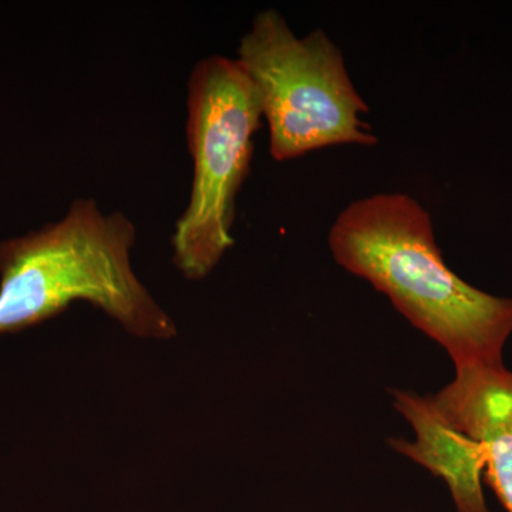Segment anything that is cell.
Masks as SVG:
<instances>
[{
	"mask_svg": "<svg viewBox=\"0 0 512 512\" xmlns=\"http://www.w3.org/2000/svg\"><path fill=\"white\" fill-rule=\"evenodd\" d=\"M237 53L268 124L274 160L379 143L362 120L369 106L350 79L342 50L325 30L296 36L279 10L265 9L239 40Z\"/></svg>",
	"mask_w": 512,
	"mask_h": 512,
	"instance_id": "cell-3",
	"label": "cell"
},
{
	"mask_svg": "<svg viewBox=\"0 0 512 512\" xmlns=\"http://www.w3.org/2000/svg\"><path fill=\"white\" fill-rule=\"evenodd\" d=\"M187 141L192 158L190 200L173 235L174 264L200 281L234 245L237 197L251 173L262 111L237 59L211 56L188 82Z\"/></svg>",
	"mask_w": 512,
	"mask_h": 512,
	"instance_id": "cell-4",
	"label": "cell"
},
{
	"mask_svg": "<svg viewBox=\"0 0 512 512\" xmlns=\"http://www.w3.org/2000/svg\"><path fill=\"white\" fill-rule=\"evenodd\" d=\"M394 407L412 424L416 441L392 439L390 446L443 478L453 495L457 512H490L481 487L485 448L454 429L434 407L430 396L394 392Z\"/></svg>",
	"mask_w": 512,
	"mask_h": 512,
	"instance_id": "cell-5",
	"label": "cell"
},
{
	"mask_svg": "<svg viewBox=\"0 0 512 512\" xmlns=\"http://www.w3.org/2000/svg\"><path fill=\"white\" fill-rule=\"evenodd\" d=\"M136 238L123 212L79 198L62 220L2 242L0 333L32 328L84 301L137 338H174L173 319L134 274Z\"/></svg>",
	"mask_w": 512,
	"mask_h": 512,
	"instance_id": "cell-2",
	"label": "cell"
},
{
	"mask_svg": "<svg viewBox=\"0 0 512 512\" xmlns=\"http://www.w3.org/2000/svg\"><path fill=\"white\" fill-rule=\"evenodd\" d=\"M430 399L471 440L488 444L512 437V372L505 366L456 369L453 382Z\"/></svg>",
	"mask_w": 512,
	"mask_h": 512,
	"instance_id": "cell-6",
	"label": "cell"
},
{
	"mask_svg": "<svg viewBox=\"0 0 512 512\" xmlns=\"http://www.w3.org/2000/svg\"><path fill=\"white\" fill-rule=\"evenodd\" d=\"M333 259L384 293L460 367L504 366L512 299L467 284L444 262L426 208L404 192H379L340 211L328 235Z\"/></svg>",
	"mask_w": 512,
	"mask_h": 512,
	"instance_id": "cell-1",
	"label": "cell"
}]
</instances>
